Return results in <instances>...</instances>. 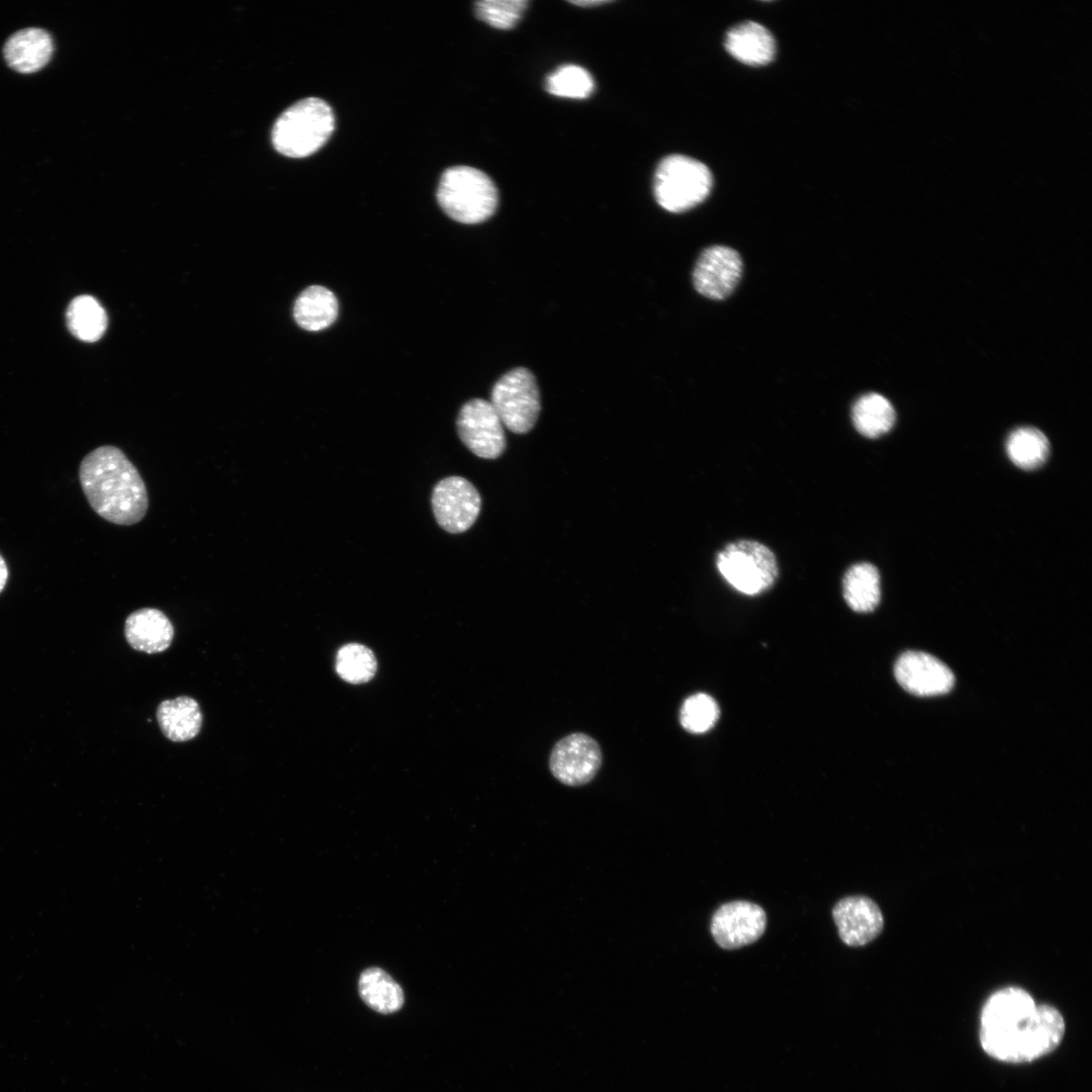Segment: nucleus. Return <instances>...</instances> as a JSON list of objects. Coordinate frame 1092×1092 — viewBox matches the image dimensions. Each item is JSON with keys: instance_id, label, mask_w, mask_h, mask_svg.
Wrapping results in <instances>:
<instances>
[{"instance_id": "nucleus-18", "label": "nucleus", "mask_w": 1092, "mask_h": 1092, "mask_svg": "<svg viewBox=\"0 0 1092 1092\" xmlns=\"http://www.w3.org/2000/svg\"><path fill=\"white\" fill-rule=\"evenodd\" d=\"M725 49L741 63L759 66L772 61L776 41L761 24L745 21L732 27L725 37Z\"/></svg>"}, {"instance_id": "nucleus-21", "label": "nucleus", "mask_w": 1092, "mask_h": 1092, "mask_svg": "<svg viewBox=\"0 0 1092 1092\" xmlns=\"http://www.w3.org/2000/svg\"><path fill=\"white\" fill-rule=\"evenodd\" d=\"M358 992L362 1001L380 1014H392L404 1004V993L399 984L384 970L368 968L358 981Z\"/></svg>"}, {"instance_id": "nucleus-11", "label": "nucleus", "mask_w": 1092, "mask_h": 1092, "mask_svg": "<svg viewBox=\"0 0 1092 1092\" xmlns=\"http://www.w3.org/2000/svg\"><path fill=\"white\" fill-rule=\"evenodd\" d=\"M766 927L762 907L748 901H732L720 906L711 920V933L724 949H735L756 941Z\"/></svg>"}, {"instance_id": "nucleus-1", "label": "nucleus", "mask_w": 1092, "mask_h": 1092, "mask_svg": "<svg viewBox=\"0 0 1092 1092\" xmlns=\"http://www.w3.org/2000/svg\"><path fill=\"white\" fill-rule=\"evenodd\" d=\"M79 479L89 505L104 520L129 526L147 514L145 482L119 448L103 445L89 452L80 463Z\"/></svg>"}, {"instance_id": "nucleus-29", "label": "nucleus", "mask_w": 1092, "mask_h": 1092, "mask_svg": "<svg viewBox=\"0 0 1092 1092\" xmlns=\"http://www.w3.org/2000/svg\"><path fill=\"white\" fill-rule=\"evenodd\" d=\"M528 2L525 0H483L476 2L479 19L498 29H510L521 18Z\"/></svg>"}, {"instance_id": "nucleus-8", "label": "nucleus", "mask_w": 1092, "mask_h": 1092, "mask_svg": "<svg viewBox=\"0 0 1092 1092\" xmlns=\"http://www.w3.org/2000/svg\"><path fill=\"white\" fill-rule=\"evenodd\" d=\"M457 432L463 444L477 457L498 458L507 446L503 423L490 401L473 398L459 411Z\"/></svg>"}, {"instance_id": "nucleus-17", "label": "nucleus", "mask_w": 1092, "mask_h": 1092, "mask_svg": "<svg viewBox=\"0 0 1092 1092\" xmlns=\"http://www.w3.org/2000/svg\"><path fill=\"white\" fill-rule=\"evenodd\" d=\"M54 43L51 35L40 28H25L13 33L3 53L7 64L19 73H33L51 60Z\"/></svg>"}, {"instance_id": "nucleus-30", "label": "nucleus", "mask_w": 1092, "mask_h": 1092, "mask_svg": "<svg viewBox=\"0 0 1092 1092\" xmlns=\"http://www.w3.org/2000/svg\"><path fill=\"white\" fill-rule=\"evenodd\" d=\"M8 577H9L8 566H7L3 556L0 554V594L4 589V587H5L6 583H7Z\"/></svg>"}, {"instance_id": "nucleus-24", "label": "nucleus", "mask_w": 1092, "mask_h": 1092, "mask_svg": "<svg viewBox=\"0 0 1092 1092\" xmlns=\"http://www.w3.org/2000/svg\"><path fill=\"white\" fill-rule=\"evenodd\" d=\"M67 324L70 332L79 340L95 342L106 330L107 316L97 299L90 295H80L68 306Z\"/></svg>"}, {"instance_id": "nucleus-4", "label": "nucleus", "mask_w": 1092, "mask_h": 1092, "mask_svg": "<svg viewBox=\"0 0 1092 1092\" xmlns=\"http://www.w3.org/2000/svg\"><path fill=\"white\" fill-rule=\"evenodd\" d=\"M437 199L449 217L461 223L474 224L494 213L498 195L486 174L472 167L456 166L442 174Z\"/></svg>"}, {"instance_id": "nucleus-3", "label": "nucleus", "mask_w": 1092, "mask_h": 1092, "mask_svg": "<svg viewBox=\"0 0 1092 1092\" xmlns=\"http://www.w3.org/2000/svg\"><path fill=\"white\" fill-rule=\"evenodd\" d=\"M334 127L335 117L329 104L309 97L281 113L273 126L271 140L278 153L289 158H304L326 144Z\"/></svg>"}, {"instance_id": "nucleus-25", "label": "nucleus", "mask_w": 1092, "mask_h": 1092, "mask_svg": "<svg viewBox=\"0 0 1092 1092\" xmlns=\"http://www.w3.org/2000/svg\"><path fill=\"white\" fill-rule=\"evenodd\" d=\"M1006 451L1017 467L1030 470L1044 463L1049 456L1050 444L1045 435L1038 429L1022 427L1009 435Z\"/></svg>"}, {"instance_id": "nucleus-22", "label": "nucleus", "mask_w": 1092, "mask_h": 1092, "mask_svg": "<svg viewBox=\"0 0 1092 1092\" xmlns=\"http://www.w3.org/2000/svg\"><path fill=\"white\" fill-rule=\"evenodd\" d=\"M880 582L875 565L868 562L851 565L842 579L843 597L849 608L858 613L872 612L881 600Z\"/></svg>"}, {"instance_id": "nucleus-13", "label": "nucleus", "mask_w": 1092, "mask_h": 1092, "mask_svg": "<svg viewBox=\"0 0 1092 1092\" xmlns=\"http://www.w3.org/2000/svg\"><path fill=\"white\" fill-rule=\"evenodd\" d=\"M894 673L907 692L921 697L949 692L954 682L951 670L936 657L922 651H906L897 659Z\"/></svg>"}, {"instance_id": "nucleus-20", "label": "nucleus", "mask_w": 1092, "mask_h": 1092, "mask_svg": "<svg viewBox=\"0 0 1092 1092\" xmlns=\"http://www.w3.org/2000/svg\"><path fill=\"white\" fill-rule=\"evenodd\" d=\"M339 311L335 294L327 287L311 285L296 298L293 316L303 330L317 332L330 327Z\"/></svg>"}, {"instance_id": "nucleus-9", "label": "nucleus", "mask_w": 1092, "mask_h": 1092, "mask_svg": "<svg viewBox=\"0 0 1092 1092\" xmlns=\"http://www.w3.org/2000/svg\"><path fill=\"white\" fill-rule=\"evenodd\" d=\"M431 503L438 525L452 534L467 531L475 523L481 509L478 490L461 476H448L440 480L433 489Z\"/></svg>"}, {"instance_id": "nucleus-7", "label": "nucleus", "mask_w": 1092, "mask_h": 1092, "mask_svg": "<svg viewBox=\"0 0 1092 1092\" xmlns=\"http://www.w3.org/2000/svg\"><path fill=\"white\" fill-rule=\"evenodd\" d=\"M490 403L502 423L516 434L528 433L541 411L539 387L534 374L525 367L505 373L493 385Z\"/></svg>"}, {"instance_id": "nucleus-15", "label": "nucleus", "mask_w": 1092, "mask_h": 1092, "mask_svg": "<svg viewBox=\"0 0 1092 1092\" xmlns=\"http://www.w3.org/2000/svg\"><path fill=\"white\" fill-rule=\"evenodd\" d=\"M124 636L132 649L155 654L170 647L174 638V627L162 611L143 608L127 616Z\"/></svg>"}, {"instance_id": "nucleus-12", "label": "nucleus", "mask_w": 1092, "mask_h": 1092, "mask_svg": "<svg viewBox=\"0 0 1092 1092\" xmlns=\"http://www.w3.org/2000/svg\"><path fill=\"white\" fill-rule=\"evenodd\" d=\"M742 275V260L734 249L712 246L698 258L693 283L696 290L711 299H724L732 293Z\"/></svg>"}, {"instance_id": "nucleus-27", "label": "nucleus", "mask_w": 1092, "mask_h": 1092, "mask_svg": "<svg viewBox=\"0 0 1092 1092\" xmlns=\"http://www.w3.org/2000/svg\"><path fill=\"white\" fill-rule=\"evenodd\" d=\"M594 79L583 68L576 65L559 67L546 80V90L559 97L582 99L594 90Z\"/></svg>"}, {"instance_id": "nucleus-28", "label": "nucleus", "mask_w": 1092, "mask_h": 1092, "mask_svg": "<svg viewBox=\"0 0 1092 1092\" xmlns=\"http://www.w3.org/2000/svg\"><path fill=\"white\" fill-rule=\"evenodd\" d=\"M718 717L717 703L706 694H696L686 699L679 714L681 726L691 733L708 731L714 726Z\"/></svg>"}, {"instance_id": "nucleus-6", "label": "nucleus", "mask_w": 1092, "mask_h": 1092, "mask_svg": "<svg viewBox=\"0 0 1092 1092\" xmlns=\"http://www.w3.org/2000/svg\"><path fill=\"white\" fill-rule=\"evenodd\" d=\"M716 566L733 588L748 596L768 589L779 574L772 551L753 540H738L727 544L718 553Z\"/></svg>"}, {"instance_id": "nucleus-5", "label": "nucleus", "mask_w": 1092, "mask_h": 1092, "mask_svg": "<svg viewBox=\"0 0 1092 1092\" xmlns=\"http://www.w3.org/2000/svg\"><path fill=\"white\" fill-rule=\"evenodd\" d=\"M712 174L702 162L682 155L664 158L654 178L657 203L670 212L695 207L710 193Z\"/></svg>"}, {"instance_id": "nucleus-26", "label": "nucleus", "mask_w": 1092, "mask_h": 1092, "mask_svg": "<svg viewBox=\"0 0 1092 1092\" xmlns=\"http://www.w3.org/2000/svg\"><path fill=\"white\" fill-rule=\"evenodd\" d=\"M376 668L377 662L373 652L362 644H346L337 653V672L348 682H366L374 676Z\"/></svg>"}, {"instance_id": "nucleus-14", "label": "nucleus", "mask_w": 1092, "mask_h": 1092, "mask_svg": "<svg viewBox=\"0 0 1092 1092\" xmlns=\"http://www.w3.org/2000/svg\"><path fill=\"white\" fill-rule=\"evenodd\" d=\"M832 917L841 940L849 946H861L874 940L882 931L884 917L877 903L866 896H850L839 900Z\"/></svg>"}, {"instance_id": "nucleus-19", "label": "nucleus", "mask_w": 1092, "mask_h": 1092, "mask_svg": "<svg viewBox=\"0 0 1092 1092\" xmlns=\"http://www.w3.org/2000/svg\"><path fill=\"white\" fill-rule=\"evenodd\" d=\"M162 733L173 742H186L198 735L202 713L196 700L180 696L161 702L156 712Z\"/></svg>"}, {"instance_id": "nucleus-16", "label": "nucleus", "mask_w": 1092, "mask_h": 1092, "mask_svg": "<svg viewBox=\"0 0 1092 1092\" xmlns=\"http://www.w3.org/2000/svg\"><path fill=\"white\" fill-rule=\"evenodd\" d=\"M1035 1006L1025 990L1017 987L1001 989L985 1003L980 1030L998 1031L1012 1027L1028 1018Z\"/></svg>"}, {"instance_id": "nucleus-10", "label": "nucleus", "mask_w": 1092, "mask_h": 1092, "mask_svg": "<svg viewBox=\"0 0 1092 1092\" xmlns=\"http://www.w3.org/2000/svg\"><path fill=\"white\" fill-rule=\"evenodd\" d=\"M601 764L602 752L598 742L583 733L569 734L560 739L549 757L552 775L567 786L587 784Z\"/></svg>"}, {"instance_id": "nucleus-31", "label": "nucleus", "mask_w": 1092, "mask_h": 1092, "mask_svg": "<svg viewBox=\"0 0 1092 1092\" xmlns=\"http://www.w3.org/2000/svg\"><path fill=\"white\" fill-rule=\"evenodd\" d=\"M610 1H605V0H583V1L581 0V1H572L571 3L575 4V5H578V6L589 7V6L604 5V4H607Z\"/></svg>"}, {"instance_id": "nucleus-23", "label": "nucleus", "mask_w": 1092, "mask_h": 1092, "mask_svg": "<svg viewBox=\"0 0 1092 1092\" xmlns=\"http://www.w3.org/2000/svg\"><path fill=\"white\" fill-rule=\"evenodd\" d=\"M851 419L859 434L868 438H877L892 429L896 415L889 399L879 393L871 392L855 401Z\"/></svg>"}, {"instance_id": "nucleus-2", "label": "nucleus", "mask_w": 1092, "mask_h": 1092, "mask_svg": "<svg viewBox=\"0 0 1092 1092\" xmlns=\"http://www.w3.org/2000/svg\"><path fill=\"white\" fill-rule=\"evenodd\" d=\"M1065 1033L1062 1014L1048 1004L1036 1005L1025 1020L998 1031L980 1030V1041L991 1057L1008 1063L1036 1060L1053 1052Z\"/></svg>"}]
</instances>
